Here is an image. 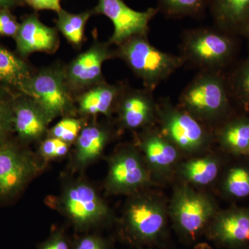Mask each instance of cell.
Masks as SVG:
<instances>
[{
	"instance_id": "28",
	"label": "cell",
	"mask_w": 249,
	"mask_h": 249,
	"mask_svg": "<svg viewBox=\"0 0 249 249\" xmlns=\"http://www.w3.org/2000/svg\"><path fill=\"white\" fill-rule=\"evenodd\" d=\"M16 91L0 84V146L14 133V103Z\"/></svg>"
},
{
	"instance_id": "16",
	"label": "cell",
	"mask_w": 249,
	"mask_h": 249,
	"mask_svg": "<svg viewBox=\"0 0 249 249\" xmlns=\"http://www.w3.org/2000/svg\"><path fill=\"white\" fill-rule=\"evenodd\" d=\"M86 121L74 144L70 167L73 172H82L103 155L106 147L119 131L110 122Z\"/></svg>"
},
{
	"instance_id": "26",
	"label": "cell",
	"mask_w": 249,
	"mask_h": 249,
	"mask_svg": "<svg viewBox=\"0 0 249 249\" xmlns=\"http://www.w3.org/2000/svg\"><path fill=\"white\" fill-rule=\"evenodd\" d=\"M159 12L169 18H200L209 7V0H157Z\"/></svg>"
},
{
	"instance_id": "17",
	"label": "cell",
	"mask_w": 249,
	"mask_h": 249,
	"mask_svg": "<svg viewBox=\"0 0 249 249\" xmlns=\"http://www.w3.org/2000/svg\"><path fill=\"white\" fill-rule=\"evenodd\" d=\"M230 156L213 150L184 158L177 167L174 181L206 190L214 187Z\"/></svg>"
},
{
	"instance_id": "29",
	"label": "cell",
	"mask_w": 249,
	"mask_h": 249,
	"mask_svg": "<svg viewBox=\"0 0 249 249\" xmlns=\"http://www.w3.org/2000/svg\"><path fill=\"white\" fill-rule=\"evenodd\" d=\"M87 120L80 116L62 118L61 120L49 129L47 137L60 139L71 145L76 142Z\"/></svg>"
},
{
	"instance_id": "25",
	"label": "cell",
	"mask_w": 249,
	"mask_h": 249,
	"mask_svg": "<svg viewBox=\"0 0 249 249\" xmlns=\"http://www.w3.org/2000/svg\"><path fill=\"white\" fill-rule=\"evenodd\" d=\"M57 14L56 29L73 47H81L85 40V27L89 18L94 15L93 10L72 14L62 9Z\"/></svg>"
},
{
	"instance_id": "15",
	"label": "cell",
	"mask_w": 249,
	"mask_h": 249,
	"mask_svg": "<svg viewBox=\"0 0 249 249\" xmlns=\"http://www.w3.org/2000/svg\"><path fill=\"white\" fill-rule=\"evenodd\" d=\"M204 237L215 248L245 249L249 244V206L233 205L219 210Z\"/></svg>"
},
{
	"instance_id": "9",
	"label": "cell",
	"mask_w": 249,
	"mask_h": 249,
	"mask_svg": "<svg viewBox=\"0 0 249 249\" xmlns=\"http://www.w3.org/2000/svg\"><path fill=\"white\" fill-rule=\"evenodd\" d=\"M104 188L107 196H129L157 186L135 143L121 144L107 159Z\"/></svg>"
},
{
	"instance_id": "20",
	"label": "cell",
	"mask_w": 249,
	"mask_h": 249,
	"mask_svg": "<svg viewBox=\"0 0 249 249\" xmlns=\"http://www.w3.org/2000/svg\"><path fill=\"white\" fill-rule=\"evenodd\" d=\"M127 83L109 84L106 81L95 85L76 97L78 116L83 119L103 115L110 119L116 103Z\"/></svg>"
},
{
	"instance_id": "19",
	"label": "cell",
	"mask_w": 249,
	"mask_h": 249,
	"mask_svg": "<svg viewBox=\"0 0 249 249\" xmlns=\"http://www.w3.org/2000/svg\"><path fill=\"white\" fill-rule=\"evenodd\" d=\"M14 39L16 52L24 59L36 52L53 54L60 47L58 29L45 25L36 14L24 18Z\"/></svg>"
},
{
	"instance_id": "35",
	"label": "cell",
	"mask_w": 249,
	"mask_h": 249,
	"mask_svg": "<svg viewBox=\"0 0 249 249\" xmlns=\"http://www.w3.org/2000/svg\"><path fill=\"white\" fill-rule=\"evenodd\" d=\"M22 4V0H0V9L11 10Z\"/></svg>"
},
{
	"instance_id": "31",
	"label": "cell",
	"mask_w": 249,
	"mask_h": 249,
	"mask_svg": "<svg viewBox=\"0 0 249 249\" xmlns=\"http://www.w3.org/2000/svg\"><path fill=\"white\" fill-rule=\"evenodd\" d=\"M111 239L96 232L78 234L72 240V249H112Z\"/></svg>"
},
{
	"instance_id": "10",
	"label": "cell",
	"mask_w": 249,
	"mask_h": 249,
	"mask_svg": "<svg viewBox=\"0 0 249 249\" xmlns=\"http://www.w3.org/2000/svg\"><path fill=\"white\" fill-rule=\"evenodd\" d=\"M45 166L17 139L5 142L0 146V204L16 199Z\"/></svg>"
},
{
	"instance_id": "12",
	"label": "cell",
	"mask_w": 249,
	"mask_h": 249,
	"mask_svg": "<svg viewBox=\"0 0 249 249\" xmlns=\"http://www.w3.org/2000/svg\"><path fill=\"white\" fill-rule=\"evenodd\" d=\"M109 42L95 39L89 48L77 55L64 67L67 84L75 97L95 85L106 81L102 73L103 63L117 58L116 49Z\"/></svg>"
},
{
	"instance_id": "8",
	"label": "cell",
	"mask_w": 249,
	"mask_h": 249,
	"mask_svg": "<svg viewBox=\"0 0 249 249\" xmlns=\"http://www.w3.org/2000/svg\"><path fill=\"white\" fill-rule=\"evenodd\" d=\"M64 67L53 65L34 71L18 91L34 98L51 122L58 117L78 116L76 97L67 84Z\"/></svg>"
},
{
	"instance_id": "36",
	"label": "cell",
	"mask_w": 249,
	"mask_h": 249,
	"mask_svg": "<svg viewBox=\"0 0 249 249\" xmlns=\"http://www.w3.org/2000/svg\"><path fill=\"white\" fill-rule=\"evenodd\" d=\"M193 245L194 246L192 249H216L215 247L209 242H198Z\"/></svg>"
},
{
	"instance_id": "23",
	"label": "cell",
	"mask_w": 249,
	"mask_h": 249,
	"mask_svg": "<svg viewBox=\"0 0 249 249\" xmlns=\"http://www.w3.org/2000/svg\"><path fill=\"white\" fill-rule=\"evenodd\" d=\"M216 28L232 36H245L249 28V0H209Z\"/></svg>"
},
{
	"instance_id": "1",
	"label": "cell",
	"mask_w": 249,
	"mask_h": 249,
	"mask_svg": "<svg viewBox=\"0 0 249 249\" xmlns=\"http://www.w3.org/2000/svg\"><path fill=\"white\" fill-rule=\"evenodd\" d=\"M119 238L134 248H160L170 237L168 200L152 188L127 196L116 224Z\"/></svg>"
},
{
	"instance_id": "24",
	"label": "cell",
	"mask_w": 249,
	"mask_h": 249,
	"mask_svg": "<svg viewBox=\"0 0 249 249\" xmlns=\"http://www.w3.org/2000/svg\"><path fill=\"white\" fill-rule=\"evenodd\" d=\"M34 72L25 59L0 45V84L18 92Z\"/></svg>"
},
{
	"instance_id": "13",
	"label": "cell",
	"mask_w": 249,
	"mask_h": 249,
	"mask_svg": "<svg viewBox=\"0 0 249 249\" xmlns=\"http://www.w3.org/2000/svg\"><path fill=\"white\" fill-rule=\"evenodd\" d=\"M94 15H103L114 25V33L108 42L118 46L134 36H147L149 24L159 13L157 8L143 11L131 9L123 0H98Z\"/></svg>"
},
{
	"instance_id": "21",
	"label": "cell",
	"mask_w": 249,
	"mask_h": 249,
	"mask_svg": "<svg viewBox=\"0 0 249 249\" xmlns=\"http://www.w3.org/2000/svg\"><path fill=\"white\" fill-rule=\"evenodd\" d=\"M213 134L223 153L249 158V114H232L213 129Z\"/></svg>"
},
{
	"instance_id": "4",
	"label": "cell",
	"mask_w": 249,
	"mask_h": 249,
	"mask_svg": "<svg viewBox=\"0 0 249 249\" xmlns=\"http://www.w3.org/2000/svg\"><path fill=\"white\" fill-rule=\"evenodd\" d=\"M168 200L170 224L183 243L195 245L204 237L210 222L220 210L213 195L174 181Z\"/></svg>"
},
{
	"instance_id": "27",
	"label": "cell",
	"mask_w": 249,
	"mask_h": 249,
	"mask_svg": "<svg viewBox=\"0 0 249 249\" xmlns=\"http://www.w3.org/2000/svg\"><path fill=\"white\" fill-rule=\"evenodd\" d=\"M232 98L249 114V55L227 78Z\"/></svg>"
},
{
	"instance_id": "11",
	"label": "cell",
	"mask_w": 249,
	"mask_h": 249,
	"mask_svg": "<svg viewBox=\"0 0 249 249\" xmlns=\"http://www.w3.org/2000/svg\"><path fill=\"white\" fill-rule=\"evenodd\" d=\"M134 143L142 152L155 184L173 183L177 167L184 157L158 126L135 132Z\"/></svg>"
},
{
	"instance_id": "38",
	"label": "cell",
	"mask_w": 249,
	"mask_h": 249,
	"mask_svg": "<svg viewBox=\"0 0 249 249\" xmlns=\"http://www.w3.org/2000/svg\"><path fill=\"white\" fill-rule=\"evenodd\" d=\"M154 249V248H134V247H132L131 249Z\"/></svg>"
},
{
	"instance_id": "22",
	"label": "cell",
	"mask_w": 249,
	"mask_h": 249,
	"mask_svg": "<svg viewBox=\"0 0 249 249\" xmlns=\"http://www.w3.org/2000/svg\"><path fill=\"white\" fill-rule=\"evenodd\" d=\"M214 188L224 200L237 202L249 199V158L229 157Z\"/></svg>"
},
{
	"instance_id": "33",
	"label": "cell",
	"mask_w": 249,
	"mask_h": 249,
	"mask_svg": "<svg viewBox=\"0 0 249 249\" xmlns=\"http://www.w3.org/2000/svg\"><path fill=\"white\" fill-rule=\"evenodd\" d=\"M19 22L11 10L0 9V36L14 38L19 29Z\"/></svg>"
},
{
	"instance_id": "39",
	"label": "cell",
	"mask_w": 249,
	"mask_h": 249,
	"mask_svg": "<svg viewBox=\"0 0 249 249\" xmlns=\"http://www.w3.org/2000/svg\"><path fill=\"white\" fill-rule=\"evenodd\" d=\"M249 249V244L247 246V247H245V249Z\"/></svg>"
},
{
	"instance_id": "14",
	"label": "cell",
	"mask_w": 249,
	"mask_h": 249,
	"mask_svg": "<svg viewBox=\"0 0 249 249\" xmlns=\"http://www.w3.org/2000/svg\"><path fill=\"white\" fill-rule=\"evenodd\" d=\"M153 91L134 89L126 84L116 103L114 114L119 131L139 132L157 124V101Z\"/></svg>"
},
{
	"instance_id": "37",
	"label": "cell",
	"mask_w": 249,
	"mask_h": 249,
	"mask_svg": "<svg viewBox=\"0 0 249 249\" xmlns=\"http://www.w3.org/2000/svg\"><path fill=\"white\" fill-rule=\"evenodd\" d=\"M247 38H248V40L249 41V28L248 29V30L247 31V32L245 33V36Z\"/></svg>"
},
{
	"instance_id": "32",
	"label": "cell",
	"mask_w": 249,
	"mask_h": 249,
	"mask_svg": "<svg viewBox=\"0 0 249 249\" xmlns=\"http://www.w3.org/2000/svg\"><path fill=\"white\" fill-rule=\"evenodd\" d=\"M37 249H72V240L65 229L56 228L45 241L37 246Z\"/></svg>"
},
{
	"instance_id": "7",
	"label": "cell",
	"mask_w": 249,
	"mask_h": 249,
	"mask_svg": "<svg viewBox=\"0 0 249 249\" xmlns=\"http://www.w3.org/2000/svg\"><path fill=\"white\" fill-rule=\"evenodd\" d=\"M116 56L125 62L144 88L155 91L178 69L184 66L180 55L163 52L150 43L147 36H134L116 49Z\"/></svg>"
},
{
	"instance_id": "18",
	"label": "cell",
	"mask_w": 249,
	"mask_h": 249,
	"mask_svg": "<svg viewBox=\"0 0 249 249\" xmlns=\"http://www.w3.org/2000/svg\"><path fill=\"white\" fill-rule=\"evenodd\" d=\"M49 121L45 110L34 98L17 92L14 103V127L18 142L29 146L47 137Z\"/></svg>"
},
{
	"instance_id": "3",
	"label": "cell",
	"mask_w": 249,
	"mask_h": 249,
	"mask_svg": "<svg viewBox=\"0 0 249 249\" xmlns=\"http://www.w3.org/2000/svg\"><path fill=\"white\" fill-rule=\"evenodd\" d=\"M232 99L223 72L199 71L183 90L178 106L214 129L235 114Z\"/></svg>"
},
{
	"instance_id": "34",
	"label": "cell",
	"mask_w": 249,
	"mask_h": 249,
	"mask_svg": "<svg viewBox=\"0 0 249 249\" xmlns=\"http://www.w3.org/2000/svg\"><path fill=\"white\" fill-rule=\"evenodd\" d=\"M35 11L50 10L58 13L62 9L60 0H22Z\"/></svg>"
},
{
	"instance_id": "5",
	"label": "cell",
	"mask_w": 249,
	"mask_h": 249,
	"mask_svg": "<svg viewBox=\"0 0 249 249\" xmlns=\"http://www.w3.org/2000/svg\"><path fill=\"white\" fill-rule=\"evenodd\" d=\"M235 37L217 28L188 29L181 37L180 57L184 65L199 71L223 72L237 53Z\"/></svg>"
},
{
	"instance_id": "2",
	"label": "cell",
	"mask_w": 249,
	"mask_h": 249,
	"mask_svg": "<svg viewBox=\"0 0 249 249\" xmlns=\"http://www.w3.org/2000/svg\"><path fill=\"white\" fill-rule=\"evenodd\" d=\"M49 205L58 211L78 234L111 227L117 218L92 183L83 178H67Z\"/></svg>"
},
{
	"instance_id": "30",
	"label": "cell",
	"mask_w": 249,
	"mask_h": 249,
	"mask_svg": "<svg viewBox=\"0 0 249 249\" xmlns=\"http://www.w3.org/2000/svg\"><path fill=\"white\" fill-rule=\"evenodd\" d=\"M71 145L60 139L46 137L39 142L36 152L41 161L45 165L51 160H60L70 153Z\"/></svg>"
},
{
	"instance_id": "6",
	"label": "cell",
	"mask_w": 249,
	"mask_h": 249,
	"mask_svg": "<svg viewBox=\"0 0 249 249\" xmlns=\"http://www.w3.org/2000/svg\"><path fill=\"white\" fill-rule=\"evenodd\" d=\"M184 158L211 150L214 142L213 129L175 105L168 97L157 101V124Z\"/></svg>"
}]
</instances>
